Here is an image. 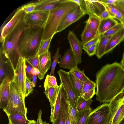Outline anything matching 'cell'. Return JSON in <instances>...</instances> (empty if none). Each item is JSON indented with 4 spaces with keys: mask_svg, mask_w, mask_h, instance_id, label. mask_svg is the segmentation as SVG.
Here are the masks:
<instances>
[{
    "mask_svg": "<svg viewBox=\"0 0 124 124\" xmlns=\"http://www.w3.org/2000/svg\"><path fill=\"white\" fill-rule=\"evenodd\" d=\"M42 112L41 110L39 111L38 114L37 121L36 124H41V122L42 121Z\"/></svg>",
    "mask_w": 124,
    "mask_h": 124,
    "instance_id": "54",
    "label": "cell"
},
{
    "mask_svg": "<svg viewBox=\"0 0 124 124\" xmlns=\"http://www.w3.org/2000/svg\"><path fill=\"white\" fill-rule=\"evenodd\" d=\"M116 4L124 11V0H117Z\"/></svg>",
    "mask_w": 124,
    "mask_h": 124,
    "instance_id": "52",
    "label": "cell"
},
{
    "mask_svg": "<svg viewBox=\"0 0 124 124\" xmlns=\"http://www.w3.org/2000/svg\"><path fill=\"white\" fill-rule=\"evenodd\" d=\"M36 122L34 120H31V121L28 124H36Z\"/></svg>",
    "mask_w": 124,
    "mask_h": 124,
    "instance_id": "57",
    "label": "cell"
},
{
    "mask_svg": "<svg viewBox=\"0 0 124 124\" xmlns=\"http://www.w3.org/2000/svg\"><path fill=\"white\" fill-rule=\"evenodd\" d=\"M103 4L108 12L111 17L114 18L117 13L122 9L116 5H114Z\"/></svg>",
    "mask_w": 124,
    "mask_h": 124,
    "instance_id": "37",
    "label": "cell"
},
{
    "mask_svg": "<svg viewBox=\"0 0 124 124\" xmlns=\"http://www.w3.org/2000/svg\"><path fill=\"white\" fill-rule=\"evenodd\" d=\"M12 67L14 71L12 78L16 82L23 95L25 97V85L26 74L25 59L24 57L19 56L16 68Z\"/></svg>",
    "mask_w": 124,
    "mask_h": 124,
    "instance_id": "7",
    "label": "cell"
},
{
    "mask_svg": "<svg viewBox=\"0 0 124 124\" xmlns=\"http://www.w3.org/2000/svg\"><path fill=\"white\" fill-rule=\"evenodd\" d=\"M78 5L73 0H64L58 7L49 11L44 28L42 40L53 37L56 33L58 27L63 17Z\"/></svg>",
    "mask_w": 124,
    "mask_h": 124,
    "instance_id": "3",
    "label": "cell"
},
{
    "mask_svg": "<svg viewBox=\"0 0 124 124\" xmlns=\"http://www.w3.org/2000/svg\"><path fill=\"white\" fill-rule=\"evenodd\" d=\"M57 73L61 83L67 95L70 104L76 108L77 102L79 97L75 92L69 79L68 72L60 69Z\"/></svg>",
    "mask_w": 124,
    "mask_h": 124,
    "instance_id": "8",
    "label": "cell"
},
{
    "mask_svg": "<svg viewBox=\"0 0 124 124\" xmlns=\"http://www.w3.org/2000/svg\"><path fill=\"white\" fill-rule=\"evenodd\" d=\"M60 85L58 87H47L45 88L44 93L49 101L51 109L50 116L53 112L54 107L60 87Z\"/></svg>",
    "mask_w": 124,
    "mask_h": 124,
    "instance_id": "20",
    "label": "cell"
},
{
    "mask_svg": "<svg viewBox=\"0 0 124 124\" xmlns=\"http://www.w3.org/2000/svg\"><path fill=\"white\" fill-rule=\"evenodd\" d=\"M39 59L41 72L44 75L50 69L52 63L50 52L48 51L39 55Z\"/></svg>",
    "mask_w": 124,
    "mask_h": 124,
    "instance_id": "21",
    "label": "cell"
},
{
    "mask_svg": "<svg viewBox=\"0 0 124 124\" xmlns=\"http://www.w3.org/2000/svg\"><path fill=\"white\" fill-rule=\"evenodd\" d=\"M26 26L23 20L5 38L1 43L0 50L8 60L10 59V57L14 53L18 54V42L21 34Z\"/></svg>",
    "mask_w": 124,
    "mask_h": 124,
    "instance_id": "5",
    "label": "cell"
},
{
    "mask_svg": "<svg viewBox=\"0 0 124 124\" xmlns=\"http://www.w3.org/2000/svg\"><path fill=\"white\" fill-rule=\"evenodd\" d=\"M76 8L69 12L64 16L62 20L58 27L62 25L68 20L70 17L74 13L75 11Z\"/></svg>",
    "mask_w": 124,
    "mask_h": 124,
    "instance_id": "49",
    "label": "cell"
},
{
    "mask_svg": "<svg viewBox=\"0 0 124 124\" xmlns=\"http://www.w3.org/2000/svg\"><path fill=\"white\" fill-rule=\"evenodd\" d=\"M101 19L100 18L93 15H89V17L85 22L86 24L94 32L98 33Z\"/></svg>",
    "mask_w": 124,
    "mask_h": 124,
    "instance_id": "28",
    "label": "cell"
},
{
    "mask_svg": "<svg viewBox=\"0 0 124 124\" xmlns=\"http://www.w3.org/2000/svg\"><path fill=\"white\" fill-rule=\"evenodd\" d=\"M92 111L90 107L80 111H77L76 124H86L88 116Z\"/></svg>",
    "mask_w": 124,
    "mask_h": 124,
    "instance_id": "27",
    "label": "cell"
},
{
    "mask_svg": "<svg viewBox=\"0 0 124 124\" xmlns=\"http://www.w3.org/2000/svg\"><path fill=\"white\" fill-rule=\"evenodd\" d=\"M32 83L34 87H35L37 79V76L36 75H33L32 77Z\"/></svg>",
    "mask_w": 124,
    "mask_h": 124,
    "instance_id": "55",
    "label": "cell"
},
{
    "mask_svg": "<svg viewBox=\"0 0 124 124\" xmlns=\"http://www.w3.org/2000/svg\"><path fill=\"white\" fill-rule=\"evenodd\" d=\"M65 124H71L69 115V105L66 113Z\"/></svg>",
    "mask_w": 124,
    "mask_h": 124,
    "instance_id": "53",
    "label": "cell"
},
{
    "mask_svg": "<svg viewBox=\"0 0 124 124\" xmlns=\"http://www.w3.org/2000/svg\"><path fill=\"white\" fill-rule=\"evenodd\" d=\"M119 124H124V117Z\"/></svg>",
    "mask_w": 124,
    "mask_h": 124,
    "instance_id": "60",
    "label": "cell"
},
{
    "mask_svg": "<svg viewBox=\"0 0 124 124\" xmlns=\"http://www.w3.org/2000/svg\"><path fill=\"white\" fill-rule=\"evenodd\" d=\"M110 110L109 104L104 103L92 110L88 117L86 124H92L99 117Z\"/></svg>",
    "mask_w": 124,
    "mask_h": 124,
    "instance_id": "18",
    "label": "cell"
},
{
    "mask_svg": "<svg viewBox=\"0 0 124 124\" xmlns=\"http://www.w3.org/2000/svg\"><path fill=\"white\" fill-rule=\"evenodd\" d=\"M98 34L93 31L87 24L81 35L82 45L89 41L96 36Z\"/></svg>",
    "mask_w": 124,
    "mask_h": 124,
    "instance_id": "26",
    "label": "cell"
},
{
    "mask_svg": "<svg viewBox=\"0 0 124 124\" xmlns=\"http://www.w3.org/2000/svg\"><path fill=\"white\" fill-rule=\"evenodd\" d=\"M110 117L108 124H119L124 117V90L109 104Z\"/></svg>",
    "mask_w": 124,
    "mask_h": 124,
    "instance_id": "6",
    "label": "cell"
},
{
    "mask_svg": "<svg viewBox=\"0 0 124 124\" xmlns=\"http://www.w3.org/2000/svg\"><path fill=\"white\" fill-rule=\"evenodd\" d=\"M25 69L26 77L31 80L32 79V75L31 73V70L33 67L25 59Z\"/></svg>",
    "mask_w": 124,
    "mask_h": 124,
    "instance_id": "45",
    "label": "cell"
},
{
    "mask_svg": "<svg viewBox=\"0 0 124 124\" xmlns=\"http://www.w3.org/2000/svg\"><path fill=\"white\" fill-rule=\"evenodd\" d=\"M64 0H43L37 1L34 11H49L58 7Z\"/></svg>",
    "mask_w": 124,
    "mask_h": 124,
    "instance_id": "16",
    "label": "cell"
},
{
    "mask_svg": "<svg viewBox=\"0 0 124 124\" xmlns=\"http://www.w3.org/2000/svg\"><path fill=\"white\" fill-rule=\"evenodd\" d=\"M96 87V83L90 79L87 80L84 82L83 93L91 90Z\"/></svg>",
    "mask_w": 124,
    "mask_h": 124,
    "instance_id": "40",
    "label": "cell"
},
{
    "mask_svg": "<svg viewBox=\"0 0 124 124\" xmlns=\"http://www.w3.org/2000/svg\"><path fill=\"white\" fill-rule=\"evenodd\" d=\"M110 117L109 110L99 117L92 124H108Z\"/></svg>",
    "mask_w": 124,
    "mask_h": 124,
    "instance_id": "34",
    "label": "cell"
},
{
    "mask_svg": "<svg viewBox=\"0 0 124 124\" xmlns=\"http://www.w3.org/2000/svg\"><path fill=\"white\" fill-rule=\"evenodd\" d=\"M7 76L2 80L0 84V108L3 110L7 107L9 95V82Z\"/></svg>",
    "mask_w": 124,
    "mask_h": 124,
    "instance_id": "15",
    "label": "cell"
},
{
    "mask_svg": "<svg viewBox=\"0 0 124 124\" xmlns=\"http://www.w3.org/2000/svg\"><path fill=\"white\" fill-rule=\"evenodd\" d=\"M95 88L83 94L81 96L86 100H88L92 99L96 94Z\"/></svg>",
    "mask_w": 124,
    "mask_h": 124,
    "instance_id": "47",
    "label": "cell"
},
{
    "mask_svg": "<svg viewBox=\"0 0 124 124\" xmlns=\"http://www.w3.org/2000/svg\"><path fill=\"white\" fill-rule=\"evenodd\" d=\"M97 45L91 46L86 48H83L88 55L91 56L95 54L96 52Z\"/></svg>",
    "mask_w": 124,
    "mask_h": 124,
    "instance_id": "46",
    "label": "cell"
},
{
    "mask_svg": "<svg viewBox=\"0 0 124 124\" xmlns=\"http://www.w3.org/2000/svg\"><path fill=\"white\" fill-rule=\"evenodd\" d=\"M60 48L58 47L55 54L53 57V60L51 65V71L49 75L54 76L55 69L56 65L58 63H59V59L60 58L61 55L59 53Z\"/></svg>",
    "mask_w": 124,
    "mask_h": 124,
    "instance_id": "36",
    "label": "cell"
},
{
    "mask_svg": "<svg viewBox=\"0 0 124 124\" xmlns=\"http://www.w3.org/2000/svg\"><path fill=\"white\" fill-rule=\"evenodd\" d=\"M25 97L15 81L13 79L9 82V95L8 105L3 110L7 116L18 112L27 118V108L25 103Z\"/></svg>",
    "mask_w": 124,
    "mask_h": 124,
    "instance_id": "4",
    "label": "cell"
},
{
    "mask_svg": "<svg viewBox=\"0 0 124 124\" xmlns=\"http://www.w3.org/2000/svg\"><path fill=\"white\" fill-rule=\"evenodd\" d=\"M61 85V104L60 111L56 119L52 124H65L66 111L69 103L66 93L62 85Z\"/></svg>",
    "mask_w": 124,
    "mask_h": 124,
    "instance_id": "13",
    "label": "cell"
},
{
    "mask_svg": "<svg viewBox=\"0 0 124 124\" xmlns=\"http://www.w3.org/2000/svg\"><path fill=\"white\" fill-rule=\"evenodd\" d=\"M44 28L37 26H27L19 39L17 46L19 56L24 58L38 54L42 40Z\"/></svg>",
    "mask_w": 124,
    "mask_h": 124,
    "instance_id": "2",
    "label": "cell"
},
{
    "mask_svg": "<svg viewBox=\"0 0 124 124\" xmlns=\"http://www.w3.org/2000/svg\"><path fill=\"white\" fill-rule=\"evenodd\" d=\"M101 3L108 5H116L117 0H99Z\"/></svg>",
    "mask_w": 124,
    "mask_h": 124,
    "instance_id": "50",
    "label": "cell"
},
{
    "mask_svg": "<svg viewBox=\"0 0 124 124\" xmlns=\"http://www.w3.org/2000/svg\"><path fill=\"white\" fill-rule=\"evenodd\" d=\"M53 37L45 40H42L38 54L39 56L49 51L51 40Z\"/></svg>",
    "mask_w": 124,
    "mask_h": 124,
    "instance_id": "31",
    "label": "cell"
},
{
    "mask_svg": "<svg viewBox=\"0 0 124 124\" xmlns=\"http://www.w3.org/2000/svg\"><path fill=\"white\" fill-rule=\"evenodd\" d=\"M70 49L75 56L78 64L81 63L83 45L74 32L69 31L67 37Z\"/></svg>",
    "mask_w": 124,
    "mask_h": 124,
    "instance_id": "12",
    "label": "cell"
},
{
    "mask_svg": "<svg viewBox=\"0 0 124 124\" xmlns=\"http://www.w3.org/2000/svg\"><path fill=\"white\" fill-rule=\"evenodd\" d=\"M120 64L124 69V52L123 54L122 58Z\"/></svg>",
    "mask_w": 124,
    "mask_h": 124,
    "instance_id": "56",
    "label": "cell"
},
{
    "mask_svg": "<svg viewBox=\"0 0 124 124\" xmlns=\"http://www.w3.org/2000/svg\"><path fill=\"white\" fill-rule=\"evenodd\" d=\"M93 100L92 99L86 100L81 96L79 97L78 99L76 108L78 112L83 110L90 107Z\"/></svg>",
    "mask_w": 124,
    "mask_h": 124,
    "instance_id": "30",
    "label": "cell"
},
{
    "mask_svg": "<svg viewBox=\"0 0 124 124\" xmlns=\"http://www.w3.org/2000/svg\"><path fill=\"white\" fill-rule=\"evenodd\" d=\"M100 35L101 34H98L95 37L83 44V48H86L93 45H97Z\"/></svg>",
    "mask_w": 124,
    "mask_h": 124,
    "instance_id": "44",
    "label": "cell"
},
{
    "mask_svg": "<svg viewBox=\"0 0 124 124\" xmlns=\"http://www.w3.org/2000/svg\"><path fill=\"white\" fill-rule=\"evenodd\" d=\"M120 21V22L124 26V17H123Z\"/></svg>",
    "mask_w": 124,
    "mask_h": 124,
    "instance_id": "58",
    "label": "cell"
},
{
    "mask_svg": "<svg viewBox=\"0 0 124 124\" xmlns=\"http://www.w3.org/2000/svg\"><path fill=\"white\" fill-rule=\"evenodd\" d=\"M119 22L113 18L110 17L101 19L99 28L98 33L102 35Z\"/></svg>",
    "mask_w": 124,
    "mask_h": 124,
    "instance_id": "22",
    "label": "cell"
},
{
    "mask_svg": "<svg viewBox=\"0 0 124 124\" xmlns=\"http://www.w3.org/2000/svg\"><path fill=\"white\" fill-rule=\"evenodd\" d=\"M112 36H105L101 35L97 45L95 54L98 59H100L105 54V51L109 41Z\"/></svg>",
    "mask_w": 124,
    "mask_h": 124,
    "instance_id": "24",
    "label": "cell"
},
{
    "mask_svg": "<svg viewBox=\"0 0 124 124\" xmlns=\"http://www.w3.org/2000/svg\"><path fill=\"white\" fill-rule=\"evenodd\" d=\"M85 15L84 12L78 5L76 8L74 13L68 20L62 25L58 27L56 33L61 31L70 25L79 20Z\"/></svg>",
    "mask_w": 124,
    "mask_h": 124,
    "instance_id": "19",
    "label": "cell"
},
{
    "mask_svg": "<svg viewBox=\"0 0 124 124\" xmlns=\"http://www.w3.org/2000/svg\"><path fill=\"white\" fill-rule=\"evenodd\" d=\"M8 116V124H28L31 121L18 112H16Z\"/></svg>",
    "mask_w": 124,
    "mask_h": 124,
    "instance_id": "25",
    "label": "cell"
},
{
    "mask_svg": "<svg viewBox=\"0 0 124 124\" xmlns=\"http://www.w3.org/2000/svg\"><path fill=\"white\" fill-rule=\"evenodd\" d=\"M124 27V25L121 22H119L102 35L105 36H112Z\"/></svg>",
    "mask_w": 124,
    "mask_h": 124,
    "instance_id": "33",
    "label": "cell"
},
{
    "mask_svg": "<svg viewBox=\"0 0 124 124\" xmlns=\"http://www.w3.org/2000/svg\"><path fill=\"white\" fill-rule=\"evenodd\" d=\"M78 5L85 15H94L100 18L106 9L104 5L99 0H79Z\"/></svg>",
    "mask_w": 124,
    "mask_h": 124,
    "instance_id": "9",
    "label": "cell"
},
{
    "mask_svg": "<svg viewBox=\"0 0 124 124\" xmlns=\"http://www.w3.org/2000/svg\"><path fill=\"white\" fill-rule=\"evenodd\" d=\"M41 124H50L49 123H47L46 121H42Z\"/></svg>",
    "mask_w": 124,
    "mask_h": 124,
    "instance_id": "59",
    "label": "cell"
},
{
    "mask_svg": "<svg viewBox=\"0 0 124 124\" xmlns=\"http://www.w3.org/2000/svg\"><path fill=\"white\" fill-rule=\"evenodd\" d=\"M36 4V2L31 3L22 6L20 8L25 13H29L34 11Z\"/></svg>",
    "mask_w": 124,
    "mask_h": 124,
    "instance_id": "41",
    "label": "cell"
},
{
    "mask_svg": "<svg viewBox=\"0 0 124 124\" xmlns=\"http://www.w3.org/2000/svg\"><path fill=\"white\" fill-rule=\"evenodd\" d=\"M70 70L77 78L84 82L89 79L85 75L84 70H81L78 67Z\"/></svg>",
    "mask_w": 124,
    "mask_h": 124,
    "instance_id": "35",
    "label": "cell"
},
{
    "mask_svg": "<svg viewBox=\"0 0 124 124\" xmlns=\"http://www.w3.org/2000/svg\"><path fill=\"white\" fill-rule=\"evenodd\" d=\"M124 41V27L111 36L105 50V54L111 52Z\"/></svg>",
    "mask_w": 124,
    "mask_h": 124,
    "instance_id": "17",
    "label": "cell"
},
{
    "mask_svg": "<svg viewBox=\"0 0 124 124\" xmlns=\"http://www.w3.org/2000/svg\"><path fill=\"white\" fill-rule=\"evenodd\" d=\"M69 112L71 124H76L77 111L76 108L69 105Z\"/></svg>",
    "mask_w": 124,
    "mask_h": 124,
    "instance_id": "39",
    "label": "cell"
},
{
    "mask_svg": "<svg viewBox=\"0 0 124 124\" xmlns=\"http://www.w3.org/2000/svg\"><path fill=\"white\" fill-rule=\"evenodd\" d=\"M68 76L72 86L79 97L83 94V89L84 82L77 78L70 70L68 72Z\"/></svg>",
    "mask_w": 124,
    "mask_h": 124,
    "instance_id": "23",
    "label": "cell"
},
{
    "mask_svg": "<svg viewBox=\"0 0 124 124\" xmlns=\"http://www.w3.org/2000/svg\"><path fill=\"white\" fill-rule=\"evenodd\" d=\"M25 59L33 67L38 69L41 73L39 62V55L38 54L34 56L25 58Z\"/></svg>",
    "mask_w": 124,
    "mask_h": 124,
    "instance_id": "38",
    "label": "cell"
},
{
    "mask_svg": "<svg viewBox=\"0 0 124 124\" xmlns=\"http://www.w3.org/2000/svg\"><path fill=\"white\" fill-rule=\"evenodd\" d=\"M60 66L70 70L77 67L78 60L70 49L67 50L59 62Z\"/></svg>",
    "mask_w": 124,
    "mask_h": 124,
    "instance_id": "14",
    "label": "cell"
},
{
    "mask_svg": "<svg viewBox=\"0 0 124 124\" xmlns=\"http://www.w3.org/2000/svg\"><path fill=\"white\" fill-rule=\"evenodd\" d=\"M49 11H34L25 14L24 21L27 26H37L44 28L47 21Z\"/></svg>",
    "mask_w": 124,
    "mask_h": 124,
    "instance_id": "10",
    "label": "cell"
},
{
    "mask_svg": "<svg viewBox=\"0 0 124 124\" xmlns=\"http://www.w3.org/2000/svg\"><path fill=\"white\" fill-rule=\"evenodd\" d=\"M4 55L1 51H0V84L3 79V77L5 75V72L4 68Z\"/></svg>",
    "mask_w": 124,
    "mask_h": 124,
    "instance_id": "43",
    "label": "cell"
},
{
    "mask_svg": "<svg viewBox=\"0 0 124 124\" xmlns=\"http://www.w3.org/2000/svg\"><path fill=\"white\" fill-rule=\"evenodd\" d=\"M33 85L30 79L26 77L25 85V97L31 93L33 90Z\"/></svg>",
    "mask_w": 124,
    "mask_h": 124,
    "instance_id": "42",
    "label": "cell"
},
{
    "mask_svg": "<svg viewBox=\"0 0 124 124\" xmlns=\"http://www.w3.org/2000/svg\"><path fill=\"white\" fill-rule=\"evenodd\" d=\"M44 86L45 88L47 87H58L56 79L54 76L47 75L44 81Z\"/></svg>",
    "mask_w": 124,
    "mask_h": 124,
    "instance_id": "32",
    "label": "cell"
},
{
    "mask_svg": "<svg viewBox=\"0 0 124 124\" xmlns=\"http://www.w3.org/2000/svg\"><path fill=\"white\" fill-rule=\"evenodd\" d=\"M58 92L57 97L55 104L53 112L52 115L50 116V120L52 122L55 120L57 118L60 111L61 100V85Z\"/></svg>",
    "mask_w": 124,
    "mask_h": 124,
    "instance_id": "29",
    "label": "cell"
},
{
    "mask_svg": "<svg viewBox=\"0 0 124 124\" xmlns=\"http://www.w3.org/2000/svg\"><path fill=\"white\" fill-rule=\"evenodd\" d=\"M110 17H111L108 12L106 8L105 9L101 14L100 18L101 20L106 19Z\"/></svg>",
    "mask_w": 124,
    "mask_h": 124,
    "instance_id": "51",
    "label": "cell"
},
{
    "mask_svg": "<svg viewBox=\"0 0 124 124\" xmlns=\"http://www.w3.org/2000/svg\"><path fill=\"white\" fill-rule=\"evenodd\" d=\"M96 76V99L100 102H110L124 90V69L120 63L105 65Z\"/></svg>",
    "mask_w": 124,
    "mask_h": 124,
    "instance_id": "1",
    "label": "cell"
},
{
    "mask_svg": "<svg viewBox=\"0 0 124 124\" xmlns=\"http://www.w3.org/2000/svg\"><path fill=\"white\" fill-rule=\"evenodd\" d=\"M31 73L33 75H37L40 80L44 78V75H43L37 68L33 67L31 70Z\"/></svg>",
    "mask_w": 124,
    "mask_h": 124,
    "instance_id": "48",
    "label": "cell"
},
{
    "mask_svg": "<svg viewBox=\"0 0 124 124\" xmlns=\"http://www.w3.org/2000/svg\"><path fill=\"white\" fill-rule=\"evenodd\" d=\"M25 14L20 8L18 9L10 20L2 29L0 38L1 42L2 43L5 38L23 20Z\"/></svg>",
    "mask_w": 124,
    "mask_h": 124,
    "instance_id": "11",
    "label": "cell"
}]
</instances>
